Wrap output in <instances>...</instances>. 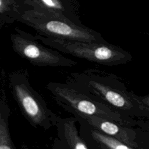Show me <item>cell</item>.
Segmentation results:
<instances>
[{"instance_id":"15","label":"cell","mask_w":149,"mask_h":149,"mask_svg":"<svg viewBox=\"0 0 149 149\" xmlns=\"http://www.w3.org/2000/svg\"><path fill=\"white\" fill-rule=\"evenodd\" d=\"M102 147V149H107L105 147H104V146H101Z\"/></svg>"},{"instance_id":"11","label":"cell","mask_w":149,"mask_h":149,"mask_svg":"<svg viewBox=\"0 0 149 149\" xmlns=\"http://www.w3.org/2000/svg\"><path fill=\"white\" fill-rule=\"evenodd\" d=\"M65 135L72 149H88L77 134L75 126L71 122L64 123Z\"/></svg>"},{"instance_id":"1","label":"cell","mask_w":149,"mask_h":149,"mask_svg":"<svg viewBox=\"0 0 149 149\" xmlns=\"http://www.w3.org/2000/svg\"><path fill=\"white\" fill-rule=\"evenodd\" d=\"M35 30L38 34L48 37L82 41L108 42L101 34L73 22L60 14L27 7L21 8L15 19Z\"/></svg>"},{"instance_id":"2","label":"cell","mask_w":149,"mask_h":149,"mask_svg":"<svg viewBox=\"0 0 149 149\" xmlns=\"http://www.w3.org/2000/svg\"><path fill=\"white\" fill-rule=\"evenodd\" d=\"M73 77L91 96L98 97L105 104L112 106L116 111H121L123 115L129 118L149 119V113L138 102L136 94L129 92L121 83L109 81L107 77L97 75L93 70L76 73Z\"/></svg>"},{"instance_id":"6","label":"cell","mask_w":149,"mask_h":149,"mask_svg":"<svg viewBox=\"0 0 149 149\" xmlns=\"http://www.w3.org/2000/svg\"><path fill=\"white\" fill-rule=\"evenodd\" d=\"M14 96L23 115L34 125L45 129L52 126V113L24 76L15 73L10 77Z\"/></svg>"},{"instance_id":"8","label":"cell","mask_w":149,"mask_h":149,"mask_svg":"<svg viewBox=\"0 0 149 149\" xmlns=\"http://www.w3.org/2000/svg\"><path fill=\"white\" fill-rule=\"evenodd\" d=\"M23 7L38 9L63 15L74 23L83 24L80 17L78 0H20Z\"/></svg>"},{"instance_id":"3","label":"cell","mask_w":149,"mask_h":149,"mask_svg":"<svg viewBox=\"0 0 149 149\" xmlns=\"http://www.w3.org/2000/svg\"><path fill=\"white\" fill-rule=\"evenodd\" d=\"M37 40L59 52L97 63L116 66L126 63L133 57L122 48L108 42H95L52 38L37 34Z\"/></svg>"},{"instance_id":"16","label":"cell","mask_w":149,"mask_h":149,"mask_svg":"<svg viewBox=\"0 0 149 149\" xmlns=\"http://www.w3.org/2000/svg\"><path fill=\"white\" fill-rule=\"evenodd\" d=\"M148 34V35H149V34Z\"/></svg>"},{"instance_id":"5","label":"cell","mask_w":149,"mask_h":149,"mask_svg":"<svg viewBox=\"0 0 149 149\" xmlns=\"http://www.w3.org/2000/svg\"><path fill=\"white\" fill-rule=\"evenodd\" d=\"M15 31L10 36L12 47L16 53L31 63L51 67H71L77 64L58 51L44 46L30 33L17 27Z\"/></svg>"},{"instance_id":"13","label":"cell","mask_w":149,"mask_h":149,"mask_svg":"<svg viewBox=\"0 0 149 149\" xmlns=\"http://www.w3.org/2000/svg\"><path fill=\"white\" fill-rule=\"evenodd\" d=\"M135 97L140 104L149 113V94L142 96H139L136 94Z\"/></svg>"},{"instance_id":"9","label":"cell","mask_w":149,"mask_h":149,"mask_svg":"<svg viewBox=\"0 0 149 149\" xmlns=\"http://www.w3.org/2000/svg\"><path fill=\"white\" fill-rule=\"evenodd\" d=\"M22 8L20 0H0V27L16 21V17Z\"/></svg>"},{"instance_id":"10","label":"cell","mask_w":149,"mask_h":149,"mask_svg":"<svg viewBox=\"0 0 149 149\" xmlns=\"http://www.w3.org/2000/svg\"><path fill=\"white\" fill-rule=\"evenodd\" d=\"M93 137L107 149H134V148L98 130L91 132Z\"/></svg>"},{"instance_id":"14","label":"cell","mask_w":149,"mask_h":149,"mask_svg":"<svg viewBox=\"0 0 149 149\" xmlns=\"http://www.w3.org/2000/svg\"><path fill=\"white\" fill-rule=\"evenodd\" d=\"M137 125H139L141 128L149 130V121H142V122H137Z\"/></svg>"},{"instance_id":"7","label":"cell","mask_w":149,"mask_h":149,"mask_svg":"<svg viewBox=\"0 0 149 149\" xmlns=\"http://www.w3.org/2000/svg\"><path fill=\"white\" fill-rule=\"evenodd\" d=\"M75 115L86 120L89 125L97 129L98 131L112 137L133 148L138 147L136 132L130 128L95 116L80 113H76Z\"/></svg>"},{"instance_id":"12","label":"cell","mask_w":149,"mask_h":149,"mask_svg":"<svg viewBox=\"0 0 149 149\" xmlns=\"http://www.w3.org/2000/svg\"><path fill=\"white\" fill-rule=\"evenodd\" d=\"M0 149H15L10 138L7 121L2 112L0 118Z\"/></svg>"},{"instance_id":"4","label":"cell","mask_w":149,"mask_h":149,"mask_svg":"<svg viewBox=\"0 0 149 149\" xmlns=\"http://www.w3.org/2000/svg\"><path fill=\"white\" fill-rule=\"evenodd\" d=\"M48 88L56 100L64 108L73 111L74 113L95 116L117 123L123 126H133L137 122L111 108L109 105L93 99L70 86L52 83Z\"/></svg>"}]
</instances>
